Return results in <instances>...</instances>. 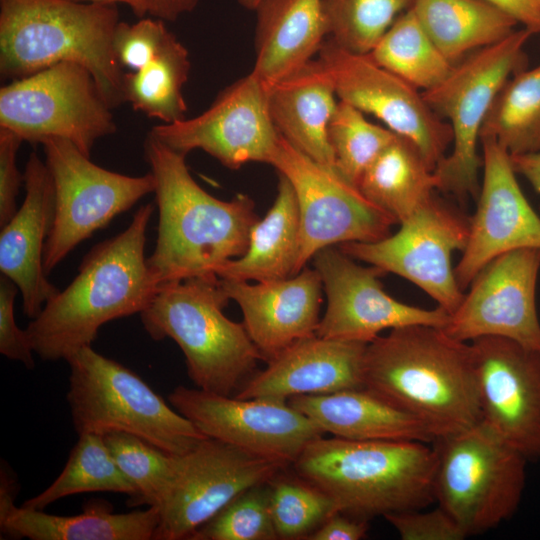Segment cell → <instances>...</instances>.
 <instances>
[{"label": "cell", "instance_id": "obj_15", "mask_svg": "<svg viewBox=\"0 0 540 540\" xmlns=\"http://www.w3.org/2000/svg\"><path fill=\"white\" fill-rule=\"evenodd\" d=\"M284 468L275 460L205 438L179 456L154 539H190L238 495L270 482Z\"/></svg>", "mask_w": 540, "mask_h": 540}, {"label": "cell", "instance_id": "obj_36", "mask_svg": "<svg viewBox=\"0 0 540 540\" xmlns=\"http://www.w3.org/2000/svg\"><path fill=\"white\" fill-rule=\"evenodd\" d=\"M105 442L121 471L137 490L129 506L160 508L176 476L179 456L125 432H110Z\"/></svg>", "mask_w": 540, "mask_h": 540}, {"label": "cell", "instance_id": "obj_4", "mask_svg": "<svg viewBox=\"0 0 540 540\" xmlns=\"http://www.w3.org/2000/svg\"><path fill=\"white\" fill-rule=\"evenodd\" d=\"M292 465L299 478L331 499L338 513L352 517H384L435 501L437 451L424 442L322 436Z\"/></svg>", "mask_w": 540, "mask_h": 540}, {"label": "cell", "instance_id": "obj_33", "mask_svg": "<svg viewBox=\"0 0 540 540\" xmlns=\"http://www.w3.org/2000/svg\"><path fill=\"white\" fill-rule=\"evenodd\" d=\"M484 137L510 156L540 151V64L505 82L483 123L480 139Z\"/></svg>", "mask_w": 540, "mask_h": 540}, {"label": "cell", "instance_id": "obj_39", "mask_svg": "<svg viewBox=\"0 0 540 540\" xmlns=\"http://www.w3.org/2000/svg\"><path fill=\"white\" fill-rule=\"evenodd\" d=\"M268 488L269 510L278 539H305L338 513L325 493L301 478L277 479L276 475Z\"/></svg>", "mask_w": 540, "mask_h": 540}, {"label": "cell", "instance_id": "obj_25", "mask_svg": "<svg viewBox=\"0 0 540 540\" xmlns=\"http://www.w3.org/2000/svg\"><path fill=\"white\" fill-rule=\"evenodd\" d=\"M15 479L3 470L0 485L1 533L31 540H150L154 539L160 513L156 507L113 513L109 503L92 501L83 512L59 516L43 510L18 507Z\"/></svg>", "mask_w": 540, "mask_h": 540}, {"label": "cell", "instance_id": "obj_24", "mask_svg": "<svg viewBox=\"0 0 540 540\" xmlns=\"http://www.w3.org/2000/svg\"><path fill=\"white\" fill-rule=\"evenodd\" d=\"M24 185L21 207L1 227L0 270L20 290L24 314L34 319L59 291L43 268L44 246L54 220L55 191L48 167L36 152L26 162Z\"/></svg>", "mask_w": 540, "mask_h": 540}, {"label": "cell", "instance_id": "obj_16", "mask_svg": "<svg viewBox=\"0 0 540 540\" xmlns=\"http://www.w3.org/2000/svg\"><path fill=\"white\" fill-rule=\"evenodd\" d=\"M169 403L205 436L280 462L293 464L322 431L288 401L238 398L188 388H174Z\"/></svg>", "mask_w": 540, "mask_h": 540}, {"label": "cell", "instance_id": "obj_31", "mask_svg": "<svg viewBox=\"0 0 540 540\" xmlns=\"http://www.w3.org/2000/svg\"><path fill=\"white\" fill-rule=\"evenodd\" d=\"M357 188L397 223L437 190V179L418 149L396 136L361 176Z\"/></svg>", "mask_w": 540, "mask_h": 540}, {"label": "cell", "instance_id": "obj_13", "mask_svg": "<svg viewBox=\"0 0 540 540\" xmlns=\"http://www.w3.org/2000/svg\"><path fill=\"white\" fill-rule=\"evenodd\" d=\"M399 224L396 233L381 240L338 247L355 260L411 281L450 315L464 296L452 254L466 246L470 217L433 194Z\"/></svg>", "mask_w": 540, "mask_h": 540}, {"label": "cell", "instance_id": "obj_6", "mask_svg": "<svg viewBox=\"0 0 540 540\" xmlns=\"http://www.w3.org/2000/svg\"><path fill=\"white\" fill-rule=\"evenodd\" d=\"M229 301L220 278L209 274L160 285L140 313L152 339L170 338L180 347L199 389L225 396L237 393L264 360L243 323L224 315Z\"/></svg>", "mask_w": 540, "mask_h": 540}, {"label": "cell", "instance_id": "obj_9", "mask_svg": "<svg viewBox=\"0 0 540 540\" xmlns=\"http://www.w3.org/2000/svg\"><path fill=\"white\" fill-rule=\"evenodd\" d=\"M435 500L467 537L485 533L517 510L528 459L481 421L438 438Z\"/></svg>", "mask_w": 540, "mask_h": 540}, {"label": "cell", "instance_id": "obj_48", "mask_svg": "<svg viewBox=\"0 0 540 540\" xmlns=\"http://www.w3.org/2000/svg\"><path fill=\"white\" fill-rule=\"evenodd\" d=\"M516 174L523 176L540 194V151L510 156Z\"/></svg>", "mask_w": 540, "mask_h": 540}, {"label": "cell", "instance_id": "obj_19", "mask_svg": "<svg viewBox=\"0 0 540 540\" xmlns=\"http://www.w3.org/2000/svg\"><path fill=\"white\" fill-rule=\"evenodd\" d=\"M539 271L540 248H519L497 256L475 276L443 330L464 342L495 336L540 351Z\"/></svg>", "mask_w": 540, "mask_h": 540}, {"label": "cell", "instance_id": "obj_10", "mask_svg": "<svg viewBox=\"0 0 540 540\" xmlns=\"http://www.w3.org/2000/svg\"><path fill=\"white\" fill-rule=\"evenodd\" d=\"M110 106L93 75L75 62H60L0 89V127L23 141L64 139L90 157L95 142L116 131Z\"/></svg>", "mask_w": 540, "mask_h": 540}, {"label": "cell", "instance_id": "obj_28", "mask_svg": "<svg viewBox=\"0 0 540 540\" xmlns=\"http://www.w3.org/2000/svg\"><path fill=\"white\" fill-rule=\"evenodd\" d=\"M338 102L318 59L269 91V110L279 134L299 152L328 167H335L328 128Z\"/></svg>", "mask_w": 540, "mask_h": 540}, {"label": "cell", "instance_id": "obj_21", "mask_svg": "<svg viewBox=\"0 0 540 540\" xmlns=\"http://www.w3.org/2000/svg\"><path fill=\"white\" fill-rule=\"evenodd\" d=\"M483 174L469 236L454 268L462 291L491 260L519 248H540V217L526 199L509 153L481 138Z\"/></svg>", "mask_w": 540, "mask_h": 540}, {"label": "cell", "instance_id": "obj_29", "mask_svg": "<svg viewBox=\"0 0 540 540\" xmlns=\"http://www.w3.org/2000/svg\"><path fill=\"white\" fill-rule=\"evenodd\" d=\"M275 201L250 230L246 252L220 266L216 275L235 281L265 282L299 273L300 216L295 191L281 174Z\"/></svg>", "mask_w": 540, "mask_h": 540}, {"label": "cell", "instance_id": "obj_18", "mask_svg": "<svg viewBox=\"0 0 540 540\" xmlns=\"http://www.w3.org/2000/svg\"><path fill=\"white\" fill-rule=\"evenodd\" d=\"M327 297V308L316 335L326 339L369 343L384 330L426 324L443 328L449 313L398 301L386 293L380 278L386 274L362 266L338 246H328L313 256Z\"/></svg>", "mask_w": 540, "mask_h": 540}, {"label": "cell", "instance_id": "obj_11", "mask_svg": "<svg viewBox=\"0 0 540 540\" xmlns=\"http://www.w3.org/2000/svg\"><path fill=\"white\" fill-rule=\"evenodd\" d=\"M42 145L55 191L54 220L43 251L48 275L82 241L154 193L155 179L151 172L128 176L104 169L64 139Z\"/></svg>", "mask_w": 540, "mask_h": 540}, {"label": "cell", "instance_id": "obj_2", "mask_svg": "<svg viewBox=\"0 0 540 540\" xmlns=\"http://www.w3.org/2000/svg\"><path fill=\"white\" fill-rule=\"evenodd\" d=\"M363 384L423 421L437 439L481 421L471 343L441 327L414 324L377 336L366 346Z\"/></svg>", "mask_w": 540, "mask_h": 540}, {"label": "cell", "instance_id": "obj_49", "mask_svg": "<svg viewBox=\"0 0 540 540\" xmlns=\"http://www.w3.org/2000/svg\"><path fill=\"white\" fill-rule=\"evenodd\" d=\"M81 3H99V4H117L123 3L130 7L132 12L138 17L143 18L150 11V0H70Z\"/></svg>", "mask_w": 540, "mask_h": 540}, {"label": "cell", "instance_id": "obj_38", "mask_svg": "<svg viewBox=\"0 0 540 540\" xmlns=\"http://www.w3.org/2000/svg\"><path fill=\"white\" fill-rule=\"evenodd\" d=\"M335 168L357 186L361 176L397 134L370 122L365 113L339 100L328 128Z\"/></svg>", "mask_w": 540, "mask_h": 540}, {"label": "cell", "instance_id": "obj_20", "mask_svg": "<svg viewBox=\"0 0 540 540\" xmlns=\"http://www.w3.org/2000/svg\"><path fill=\"white\" fill-rule=\"evenodd\" d=\"M470 343L481 422L528 460H539L540 351L495 336Z\"/></svg>", "mask_w": 540, "mask_h": 540}, {"label": "cell", "instance_id": "obj_35", "mask_svg": "<svg viewBox=\"0 0 540 540\" xmlns=\"http://www.w3.org/2000/svg\"><path fill=\"white\" fill-rule=\"evenodd\" d=\"M84 492L122 493L129 497L128 503L137 496L136 488L121 471L100 434H80L59 476L22 506L44 510L59 499Z\"/></svg>", "mask_w": 540, "mask_h": 540}, {"label": "cell", "instance_id": "obj_44", "mask_svg": "<svg viewBox=\"0 0 540 540\" xmlns=\"http://www.w3.org/2000/svg\"><path fill=\"white\" fill-rule=\"evenodd\" d=\"M22 138L15 132L0 127V226L7 224L16 214V199L24 183L16 164V155Z\"/></svg>", "mask_w": 540, "mask_h": 540}, {"label": "cell", "instance_id": "obj_45", "mask_svg": "<svg viewBox=\"0 0 540 540\" xmlns=\"http://www.w3.org/2000/svg\"><path fill=\"white\" fill-rule=\"evenodd\" d=\"M368 520L335 513L309 534L307 540H360L366 537Z\"/></svg>", "mask_w": 540, "mask_h": 540}, {"label": "cell", "instance_id": "obj_42", "mask_svg": "<svg viewBox=\"0 0 540 540\" xmlns=\"http://www.w3.org/2000/svg\"><path fill=\"white\" fill-rule=\"evenodd\" d=\"M384 518L402 540H463L467 535L454 518L442 507L422 512V509L390 513Z\"/></svg>", "mask_w": 540, "mask_h": 540}, {"label": "cell", "instance_id": "obj_43", "mask_svg": "<svg viewBox=\"0 0 540 540\" xmlns=\"http://www.w3.org/2000/svg\"><path fill=\"white\" fill-rule=\"evenodd\" d=\"M18 287L8 277L0 278V353L6 358L23 363L28 369L35 366L33 348L26 330L15 321L14 303Z\"/></svg>", "mask_w": 540, "mask_h": 540}, {"label": "cell", "instance_id": "obj_47", "mask_svg": "<svg viewBox=\"0 0 540 540\" xmlns=\"http://www.w3.org/2000/svg\"><path fill=\"white\" fill-rule=\"evenodd\" d=\"M199 0H150L149 14L163 21H175L191 12Z\"/></svg>", "mask_w": 540, "mask_h": 540}, {"label": "cell", "instance_id": "obj_34", "mask_svg": "<svg viewBox=\"0 0 540 540\" xmlns=\"http://www.w3.org/2000/svg\"><path fill=\"white\" fill-rule=\"evenodd\" d=\"M368 55L421 92L439 85L454 66L433 43L410 8L394 20Z\"/></svg>", "mask_w": 540, "mask_h": 540}, {"label": "cell", "instance_id": "obj_12", "mask_svg": "<svg viewBox=\"0 0 540 540\" xmlns=\"http://www.w3.org/2000/svg\"><path fill=\"white\" fill-rule=\"evenodd\" d=\"M268 164L289 180L296 194L300 216L299 272L321 249L381 240L391 234L397 223L335 167L313 161L280 134Z\"/></svg>", "mask_w": 540, "mask_h": 540}, {"label": "cell", "instance_id": "obj_40", "mask_svg": "<svg viewBox=\"0 0 540 540\" xmlns=\"http://www.w3.org/2000/svg\"><path fill=\"white\" fill-rule=\"evenodd\" d=\"M268 483L238 495L189 540L278 539L269 510Z\"/></svg>", "mask_w": 540, "mask_h": 540}, {"label": "cell", "instance_id": "obj_23", "mask_svg": "<svg viewBox=\"0 0 540 540\" xmlns=\"http://www.w3.org/2000/svg\"><path fill=\"white\" fill-rule=\"evenodd\" d=\"M368 343L313 335L290 345L267 362L235 394L238 398L288 401L300 395H326L363 388Z\"/></svg>", "mask_w": 540, "mask_h": 540}, {"label": "cell", "instance_id": "obj_32", "mask_svg": "<svg viewBox=\"0 0 540 540\" xmlns=\"http://www.w3.org/2000/svg\"><path fill=\"white\" fill-rule=\"evenodd\" d=\"M191 64L186 47L169 32L155 55L138 71L123 78L124 102L164 123L184 120L187 105L183 86Z\"/></svg>", "mask_w": 540, "mask_h": 540}, {"label": "cell", "instance_id": "obj_46", "mask_svg": "<svg viewBox=\"0 0 540 540\" xmlns=\"http://www.w3.org/2000/svg\"><path fill=\"white\" fill-rule=\"evenodd\" d=\"M512 15L524 28L540 33V0H486Z\"/></svg>", "mask_w": 540, "mask_h": 540}, {"label": "cell", "instance_id": "obj_1", "mask_svg": "<svg viewBox=\"0 0 540 540\" xmlns=\"http://www.w3.org/2000/svg\"><path fill=\"white\" fill-rule=\"evenodd\" d=\"M154 210L152 203L140 206L125 230L96 244L73 281L31 319L25 330L43 361H66L92 346L105 323L140 314L150 304L159 287L145 257Z\"/></svg>", "mask_w": 540, "mask_h": 540}, {"label": "cell", "instance_id": "obj_27", "mask_svg": "<svg viewBox=\"0 0 540 540\" xmlns=\"http://www.w3.org/2000/svg\"><path fill=\"white\" fill-rule=\"evenodd\" d=\"M288 403L306 415L323 434L350 440L434 443V432L420 419L367 388L326 395H300Z\"/></svg>", "mask_w": 540, "mask_h": 540}, {"label": "cell", "instance_id": "obj_14", "mask_svg": "<svg viewBox=\"0 0 540 540\" xmlns=\"http://www.w3.org/2000/svg\"><path fill=\"white\" fill-rule=\"evenodd\" d=\"M317 59L339 100L375 116L410 141L427 166L435 170L452 144V131L430 108L420 90L378 65L368 54L348 51L329 38Z\"/></svg>", "mask_w": 540, "mask_h": 540}, {"label": "cell", "instance_id": "obj_30", "mask_svg": "<svg viewBox=\"0 0 540 540\" xmlns=\"http://www.w3.org/2000/svg\"><path fill=\"white\" fill-rule=\"evenodd\" d=\"M409 8L452 65L503 40L518 24L512 15L486 0H412Z\"/></svg>", "mask_w": 540, "mask_h": 540}, {"label": "cell", "instance_id": "obj_5", "mask_svg": "<svg viewBox=\"0 0 540 540\" xmlns=\"http://www.w3.org/2000/svg\"><path fill=\"white\" fill-rule=\"evenodd\" d=\"M115 4L70 0H0V74L20 79L60 62H75L93 75L111 109L124 102V71L113 37Z\"/></svg>", "mask_w": 540, "mask_h": 540}, {"label": "cell", "instance_id": "obj_17", "mask_svg": "<svg viewBox=\"0 0 540 540\" xmlns=\"http://www.w3.org/2000/svg\"><path fill=\"white\" fill-rule=\"evenodd\" d=\"M270 88L253 73L225 87L200 115L154 126L150 133L187 155L200 149L229 169L269 163L279 138L269 110Z\"/></svg>", "mask_w": 540, "mask_h": 540}, {"label": "cell", "instance_id": "obj_50", "mask_svg": "<svg viewBox=\"0 0 540 540\" xmlns=\"http://www.w3.org/2000/svg\"><path fill=\"white\" fill-rule=\"evenodd\" d=\"M260 0H238V3L244 8L254 10Z\"/></svg>", "mask_w": 540, "mask_h": 540}, {"label": "cell", "instance_id": "obj_41", "mask_svg": "<svg viewBox=\"0 0 540 540\" xmlns=\"http://www.w3.org/2000/svg\"><path fill=\"white\" fill-rule=\"evenodd\" d=\"M164 21L140 18L129 24L119 22L113 37V50L120 67L136 72L159 50L169 34Z\"/></svg>", "mask_w": 540, "mask_h": 540}, {"label": "cell", "instance_id": "obj_8", "mask_svg": "<svg viewBox=\"0 0 540 540\" xmlns=\"http://www.w3.org/2000/svg\"><path fill=\"white\" fill-rule=\"evenodd\" d=\"M534 35L527 28L515 30L503 40L481 48L455 64L436 87L422 92L430 108L452 131L451 151L434 170L437 190L460 201L477 198L480 133L486 116L505 82L524 68V47Z\"/></svg>", "mask_w": 540, "mask_h": 540}, {"label": "cell", "instance_id": "obj_26", "mask_svg": "<svg viewBox=\"0 0 540 540\" xmlns=\"http://www.w3.org/2000/svg\"><path fill=\"white\" fill-rule=\"evenodd\" d=\"M251 73L269 88L319 53L328 36L322 0H260Z\"/></svg>", "mask_w": 540, "mask_h": 540}, {"label": "cell", "instance_id": "obj_3", "mask_svg": "<svg viewBox=\"0 0 540 540\" xmlns=\"http://www.w3.org/2000/svg\"><path fill=\"white\" fill-rule=\"evenodd\" d=\"M144 158L155 179L158 228L147 258L158 285L216 274L226 262L247 250L249 234L259 220L246 194L229 201L207 193L189 172L186 155L148 133Z\"/></svg>", "mask_w": 540, "mask_h": 540}, {"label": "cell", "instance_id": "obj_37", "mask_svg": "<svg viewBox=\"0 0 540 540\" xmlns=\"http://www.w3.org/2000/svg\"><path fill=\"white\" fill-rule=\"evenodd\" d=\"M412 0H322L328 36L340 47L368 54Z\"/></svg>", "mask_w": 540, "mask_h": 540}, {"label": "cell", "instance_id": "obj_7", "mask_svg": "<svg viewBox=\"0 0 540 540\" xmlns=\"http://www.w3.org/2000/svg\"><path fill=\"white\" fill-rule=\"evenodd\" d=\"M67 402L78 435L125 432L173 455L207 438L138 374L87 346L67 360Z\"/></svg>", "mask_w": 540, "mask_h": 540}, {"label": "cell", "instance_id": "obj_22", "mask_svg": "<svg viewBox=\"0 0 540 540\" xmlns=\"http://www.w3.org/2000/svg\"><path fill=\"white\" fill-rule=\"evenodd\" d=\"M221 287L243 314V325L264 361L295 342L316 335L323 284L318 271L304 267L280 280L256 282L220 278Z\"/></svg>", "mask_w": 540, "mask_h": 540}]
</instances>
